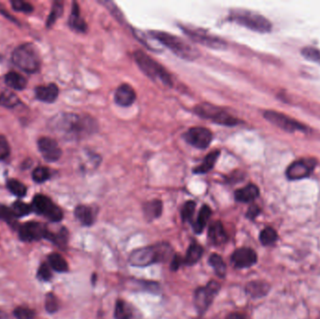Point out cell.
<instances>
[{"instance_id": "6da1fadb", "label": "cell", "mask_w": 320, "mask_h": 319, "mask_svg": "<svg viewBox=\"0 0 320 319\" xmlns=\"http://www.w3.org/2000/svg\"><path fill=\"white\" fill-rule=\"evenodd\" d=\"M50 128L65 139H79L98 130V124L88 115L61 114L51 119Z\"/></svg>"}, {"instance_id": "7a4b0ae2", "label": "cell", "mask_w": 320, "mask_h": 319, "mask_svg": "<svg viewBox=\"0 0 320 319\" xmlns=\"http://www.w3.org/2000/svg\"><path fill=\"white\" fill-rule=\"evenodd\" d=\"M173 248L169 244H159L136 249L132 252L128 261L134 267H147L158 262L166 261L171 257Z\"/></svg>"}, {"instance_id": "3957f363", "label": "cell", "mask_w": 320, "mask_h": 319, "mask_svg": "<svg viewBox=\"0 0 320 319\" xmlns=\"http://www.w3.org/2000/svg\"><path fill=\"white\" fill-rule=\"evenodd\" d=\"M149 34L154 38V40L164 45L168 49L171 50L178 58L188 61H193L199 57L198 50L192 46L188 41L181 39L177 36H174L170 33L156 30L150 31Z\"/></svg>"}, {"instance_id": "277c9868", "label": "cell", "mask_w": 320, "mask_h": 319, "mask_svg": "<svg viewBox=\"0 0 320 319\" xmlns=\"http://www.w3.org/2000/svg\"><path fill=\"white\" fill-rule=\"evenodd\" d=\"M134 58L140 70L152 81L160 82L165 86H173L172 77L165 69L164 66L156 62L155 59L149 57L147 54H145L141 50H138L134 53Z\"/></svg>"}, {"instance_id": "5b68a950", "label": "cell", "mask_w": 320, "mask_h": 319, "mask_svg": "<svg viewBox=\"0 0 320 319\" xmlns=\"http://www.w3.org/2000/svg\"><path fill=\"white\" fill-rule=\"evenodd\" d=\"M229 20L256 32H269L271 29V22L266 17L248 9L235 8L230 10Z\"/></svg>"}, {"instance_id": "8992f818", "label": "cell", "mask_w": 320, "mask_h": 319, "mask_svg": "<svg viewBox=\"0 0 320 319\" xmlns=\"http://www.w3.org/2000/svg\"><path fill=\"white\" fill-rule=\"evenodd\" d=\"M12 62L20 69L28 73H33L40 67L41 58L33 44L25 43L14 50L12 53Z\"/></svg>"}, {"instance_id": "52a82bcc", "label": "cell", "mask_w": 320, "mask_h": 319, "mask_svg": "<svg viewBox=\"0 0 320 319\" xmlns=\"http://www.w3.org/2000/svg\"><path fill=\"white\" fill-rule=\"evenodd\" d=\"M194 113L202 118L210 119L213 123L218 124L221 126L234 127L240 123L237 118L228 114L221 108L214 106L212 104H208V103L197 105L194 108Z\"/></svg>"}, {"instance_id": "ba28073f", "label": "cell", "mask_w": 320, "mask_h": 319, "mask_svg": "<svg viewBox=\"0 0 320 319\" xmlns=\"http://www.w3.org/2000/svg\"><path fill=\"white\" fill-rule=\"evenodd\" d=\"M182 30L186 33L192 41L206 46L210 49L224 50L227 48V42L221 38L213 36L204 29L195 28L188 25H180Z\"/></svg>"}, {"instance_id": "9c48e42d", "label": "cell", "mask_w": 320, "mask_h": 319, "mask_svg": "<svg viewBox=\"0 0 320 319\" xmlns=\"http://www.w3.org/2000/svg\"><path fill=\"white\" fill-rule=\"evenodd\" d=\"M31 207L35 213L45 216L50 221L59 222L63 218L62 210L50 197L44 195L34 196Z\"/></svg>"}, {"instance_id": "30bf717a", "label": "cell", "mask_w": 320, "mask_h": 319, "mask_svg": "<svg viewBox=\"0 0 320 319\" xmlns=\"http://www.w3.org/2000/svg\"><path fill=\"white\" fill-rule=\"evenodd\" d=\"M219 290L220 285L215 281L209 282L206 287L197 288L194 296V303L199 314H203L207 311Z\"/></svg>"}, {"instance_id": "8fae6325", "label": "cell", "mask_w": 320, "mask_h": 319, "mask_svg": "<svg viewBox=\"0 0 320 319\" xmlns=\"http://www.w3.org/2000/svg\"><path fill=\"white\" fill-rule=\"evenodd\" d=\"M19 237L25 243H31L46 239L49 236L50 231L47 227L39 222H28L19 227Z\"/></svg>"}, {"instance_id": "7c38bea8", "label": "cell", "mask_w": 320, "mask_h": 319, "mask_svg": "<svg viewBox=\"0 0 320 319\" xmlns=\"http://www.w3.org/2000/svg\"><path fill=\"white\" fill-rule=\"evenodd\" d=\"M185 140L197 149H206L211 144L213 133L205 128H192L184 134Z\"/></svg>"}, {"instance_id": "4fadbf2b", "label": "cell", "mask_w": 320, "mask_h": 319, "mask_svg": "<svg viewBox=\"0 0 320 319\" xmlns=\"http://www.w3.org/2000/svg\"><path fill=\"white\" fill-rule=\"evenodd\" d=\"M264 117L271 124L277 126L280 128L288 132H294L297 130H304L305 127L301 123H298L294 119L288 117L287 115L280 114L278 112L267 111L264 114Z\"/></svg>"}, {"instance_id": "5bb4252c", "label": "cell", "mask_w": 320, "mask_h": 319, "mask_svg": "<svg viewBox=\"0 0 320 319\" xmlns=\"http://www.w3.org/2000/svg\"><path fill=\"white\" fill-rule=\"evenodd\" d=\"M316 167V160L312 158H303L291 164L287 171V176L290 180H300L307 177Z\"/></svg>"}, {"instance_id": "9a60e30c", "label": "cell", "mask_w": 320, "mask_h": 319, "mask_svg": "<svg viewBox=\"0 0 320 319\" xmlns=\"http://www.w3.org/2000/svg\"><path fill=\"white\" fill-rule=\"evenodd\" d=\"M38 146L43 158L49 162L57 161L62 155V151L58 146V142L48 137H43L39 139Z\"/></svg>"}, {"instance_id": "2e32d148", "label": "cell", "mask_w": 320, "mask_h": 319, "mask_svg": "<svg viewBox=\"0 0 320 319\" xmlns=\"http://www.w3.org/2000/svg\"><path fill=\"white\" fill-rule=\"evenodd\" d=\"M257 260V255L256 254L253 249L247 248V247H243L239 248L231 255V261L233 265L239 268V269H244V268H249L256 264Z\"/></svg>"}, {"instance_id": "e0dca14e", "label": "cell", "mask_w": 320, "mask_h": 319, "mask_svg": "<svg viewBox=\"0 0 320 319\" xmlns=\"http://www.w3.org/2000/svg\"><path fill=\"white\" fill-rule=\"evenodd\" d=\"M136 98V93L129 84L123 83L115 91V101L118 106H131Z\"/></svg>"}, {"instance_id": "ac0fdd59", "label": "cell", "mask_w": 320, "mask_h": 319, "mask_svg": "<svg viewBox=\"0 0 320 319\" xmlns=\"http://www.w3.org/2000/svg\"><path fill=\"white\" fill-rule=\"evenodd\" d=\"M208 237L213 246L224 245L228 241V235L220 221H214L210 225L208 230Z\"/></svg>"}, {"instance_id": "d6986e66", "label": "cell", "mask_w": 320, "mask_h": 319, "mask_svg": "<svg viewBox=\"0 0 320 319\" xmlns=\"http://www.w3.org/2000/svg\"><path fill=\"white\" fill-rule=\"evenodd\" d=\"M35 93L39 100L46 103H52L58 98L59 89L57 84L50 83L48 85L38 86L35 90Z\"/></svg>"}, {"instance_id": "ffe728a7", "label": "cell", "mask_w": 320, "mask_h": 319, "mask_svg": "<svg viewBox=\"0 0 320 319\" xmlns=\"http://www.w3.org/2000/svg\"><path fill=\"white\" fill-rule=\"evenodd\" d=\"M259 195V189L253 184L247 185L244 189H238L235 191L234 196L239 202H251L255 200Z\"/></svg>"}, {"instance_id": "44dd1931", "label": "cell", "mask_w": 320, "mask_h": 319, "mask_svg": "<svg viewBox=\"0 0 320 319\" xmlns=\"http://www.w3.org/2000/svg\"><path fill=\"white\" fill-rule=\"evenodd\" d=\"M68 24H69V26L75 31L84 33L86 32V30H87L86 23L81 16L79 5L76 2H73V4H72V9H71V13L69 16V20H68Z\"/></svg>"}, {"instance_id": "7402d4cb", "label": "cell", "mask_w": 320, "mask_h": 319, "mask_svg": "<svg viewBox=\"0 0 320 319\" xmlns=\"http://www.w3.org/2000/svg\"><path fill=\"white\" fill-rule=\"evenodd\" d=\"M270 286L263 281H252L247 284L246 291L252 298H261L268 294Z\"/></svg>"}, {"instance_id": "603a6c76", "label": "cell", "mask_w": 320, "mask_h": 319, "mask_svg": "<svg viewBox=\"0 0 320 319\" xmlns=\"http://www.w3.org/2000/svg\"><path fill=\"white\" fill-rule=\"evenodd\" d=\"M162 209H163V205H162L161 200L154 199V200L148 201L143 205L144 216L147 220L152 221L156 218H158L161 215Z\"/></svg>"}, {"instance_id": "cb8c5ba5", "label": "cell", "mask_w": 320, "mask_h": 319, "mask_svg": "<svg viewBox=\"0 0 320 319\" xmlns=\"http://www.w3.org/2000/svg\"><path fill=\"white\" fill-rule=\"evenodd\" d=\"M74 214L75 217L81 222L83 226H91L95 220V214L93 212V209L85 205L77 206L75 208Z\"/></svg>"}, {"instance_id": "d4e9b609", "label": "cell", "mask_w": 320, "mask_h": 319, "mask_svg": "<svg viewBox=\"0 0 320 319\" xmlns=\"http://www.w3.org/2000/svg\"><path fill=\"white\" fill-rule=\"evenodd\" d=\"M219 156H220V151H218V150L213 151L212 153L208 154L205 156L203 162L200 164V166L195 168L193 170V172L195 174H204V173L210 172L213 169V167H214V165L216 163V161H217Z\"/></svg>"}, {"instance_id": "484cf974", "label": "cell", "mask_w": 320, "mask_h": 319, "mask_svg": "<svg viewBox=\"0 0 320 319\" xmlns=\"http://www.w3.org/2000/svg\"><path fill=\"white\" fill-rule=\"evenodd\" d=\"M212 215V210L211 208L208 206V205H203L199 212H198V215H197V220L194 223L193 225V229H194V231L199 234L203 231V229L205 228L206 224L208 220L210 219Z\"/></svg>"}, {"instance_id": "4316f807", "label": "cell", "mask_w": 320, "mask_h": 319, "mask_svg": "<svg viewBox=\"0 0 320 319\" xmlns=\"http://www.w3.org/2000/svg\"><path fill=\"white\" fill-rule=\"evenodd\" d=\"M202 255H203V248L201 246L197 244H191L188 249L184 263L189 266H192L200 259Z\"/></svg>"}, {"instance_id": "83f0119b", "label": "cell", "mask_w": 320, "mask_h": 319, "mask_svg": "<svg viewBox=\"0 0 320 319\" xmlns=\"http://www.w3.org/2000/svg\"><path fill=\"white\" fill-rule=\"evenodd\" d=\"M5 82L10 88L14 90H23L26 86V80L25 77L13 71L6 74Z\"/></svg>"}, {"instance_id": "f1b7e54d", "label": "cell", "mask_w": 320, "mask_h": 319, "mask_svg": "<svg viewBox=\"0 0 320 319\" xmlns=\"http://www.w3.org/2000/svg\"><path fill=\"white\" fill-rule=\"evenodd\" d=\"M50 267L58 272H66L68 270V265L66 259L58 253H53L48 256Z\"/></svg>"}, {"instance_id": "f546056e", "label": "cell", "mask_w": 320, "mask_h": 319, "mask_svg": "<svg viewBox=\"0 0 320 319\" xmlns=\"http://www.w3.org/2000/svg\"><path fill=\"white\" fill-rule=\"evenodd\" d=\"M209 263L212 266L214 272L219 277H221V278L225 277L226 272H227V266H226V263L224 262L223 258L219 255H211L210 257H209Z\"/></svg>"}, {"instance_id": "4dcf8cb0", "label": "cell", "mask_w": 320, "mask_h": 319, "mask_svg": "<svg viewBox=\"0 0 320 319\" xmlns=\"http://www.w3.org/2000/svg\"><path fill=\"white\" fill-rule=\"evenodd\" d=\"M115 319H131V310L129 306L124 301L118 300L116 302L115 308Z\"/></svg>"}, {"instance_id": "1f68e13d", "label": "cell", "mask_w": 320, "mask_h": 319, "mask_svg": "<svg viewBox=\"0 0 320 319\" xmlns=\"http://www.w3.org/2000/svg\"><path fill=\"white\" fill-rule=\"evenodd\" d=\"M67 236H68L67 230L65 228H62L60 229V231H58V233H53L50 231L49 237L47 240H49L51 242H53L55 245L62 248V247L66 246Z\"/></svg>"}, {"instance_id": "d6a6232c", "label": "cell", "mask_w": 320, "mask_h": 319, "mask_svg": "<svg viewBox=\"0 0 320 319\" xmlns=\"http://www.w3.org/2000/svg\"><path fill=\"white\" fill-rule=\"evenodd\" d=\"M7 188L10 193H12L15 196H20V197L25 196L26 191H27L24 184H22L19 181L14 180V179H10L7 182Z\"/></svg>"}, {"instance_id": "836d02e7", "label": "cell", "mask_w": 320, "mask_h": 319, "mask_svg": "<svg viewBox=\"0 0 320 319\" xmlns=\"http://www.w3.org/2000/svg\"><path fill=\"white\" fill-rule=\"evenodd\" d=\"M11 210H12V212L14 213V215H15L16 218L25 216V215L29 214V213L33 211L31 205L25 203L23 201H19V200L15 201L12 204V206H11Z\"/></svg>"}, {"instance_id": "e575fe53", "label": "cell", "mask_w": 320, "mask_h": 319, "mask_svg": "<svg viewBox=\"0 0 320 319\" xmlns=\"http://www.w3.org/2000/svg\"><path fill=\"white\" fill-rule=\"evenodd\" d=\"M0 219L16 228V217L12 212L11 208H8L5 205H0Z\"/></svg>"}, {"instance_id": "d590c367", "label": "cell", "mask_w": 320, "mask_h": 319, "mask_svg": "<svg viewBox=\"0 0 320 319\" xmlns=\"http://www.w3.org/2000/svg\"><path fill=\"white\" fill-rule=\"evenodd\" d=\"M259 240L263 246H271L277 240L276 231L271 228H266L263 229L259 236Z\"/></svg>"}, {"instance_id": "8d00e7d4", "label": "cell", "mask_w": 320, "mask_h": 319, "mask_svg": "<svg viewBox=\"0 0 320 319\" xmlns=\"http://www.w3.org/2000/svg\"><path fill=\"white\" fill-rule=\"evenodd\" d=\"M196 209V202L193 200H189L187 201L181 211V217L183 222H190Z\"/></svg>"}, {"instance_id": "74e56055", "label": "cell", "mask_w": 320, "mask_h": 319, "mask_svg": "<svg viewBox=\"0 0 320 319\" xmlns=\"http://www.w3.org/2000/svg\"><path fill=\"white\" fill-rule=\"evenodd\" d=\"M62 13H63V4L61 2H55L47 20V25L51 26L54 25L58 18L62 15Z\"/></svg>"}, {"instance_id": "f35d334b", "label": "cell", "mask_w": 320, "mask_h": 319, "mask_svg": "<svg viewBox=\"0 0 320 319\" xmlns=\"http://www.w3.org/2000/svg\"><path fill=\"white\" fill-rule=\"evenodd\" d=\"M51 177V172L49 169L45 167H38L37 169L34 170L32 173V178L36 183H43L45 181L48 180Z\"/></svg>"}, {"instance_id": "ab89813d", "label": "cell", "mask_w": 320, "mask_h": 319, "mask_svg": "<svg viewBox=\"0 0 320 319\" xmlns=\"http://www.w3.org/2000/svg\"><path fill=\"white\" fill-rule=\"evenodd\" d=\"M18 102H19V99L12 93L8 92V91L1 93V97H0V104L1 105L6 107H14L16 106Z\"/></svg>"}, {"instance_id": "60d3db41", "label": "cell", "mask_w": 320, "mask_h": 319, "mask_svg": "<svg viewBox=\"0 0 320 319\" xmlns=\"http://www.w3.org/2000/svg\"><path fill=\"white\" fill-rule=\"evenodd\" d=\"M13 315L17 319H33L35 312L26 306H18L13 311Z\"/></svg>"}, {"instance_id": "b9f144b4", "label": "cell", "mask_w": 320, "mask_h": 319, "mask_svg": "<svg viewBox=\"0 0 320 319\" xmlns=\"http://www.w3.org/2000/svg\"><path fill=\"white\" fill-rule=\"evenodd\" d=\"M59 308V303H58V298L53 294L49 293L45 298V309L46 311L50 314H54L58 312Z\"/></svg>"}, {"instance_id": "7bdbcfd3", "label": "cell", "mask_w": 320, "mask_h": 319, "mask_svg": "<svg viewBox=\"0 0 320 319\" xmlns=\"http://www.w3.org/2000/svg\"><path fill=\"white\" fill-rule=\"evenodd\" d=\"M99 3L104 5L111 11V13L116 18V20H118L121 23L124 22V15L121 13L120 9L117 8V6L115 5V3L111 2V1H99Z\"/></svg>"}, {"instance_id": "ee69618b", "label": "cell", "mask_w": 320, "mask_h": 319, "mask_svg": "<svg viewBox=\"0 0 320 319\" xmlns=\"http://www.w3.org/2000/svg\"><path fill=\"white\" fill-rule=\"evenodd\" d=\"M304 58L320 63V51H319L314 47H305L303 52H302Z\"/></svg>"}, {"instance_id": "f6af8a7d", "label": "cell", "mask_w": 320, "mask_h": 319, "mask_svg": "<svg viewBox=\"0 0 320 319\" xmlns=\"http://www.w3.org/2000/svg\"><path fill=\"white\" fill-rule=\"evenodd\" d=\"M12 8L15 9L17 11H22V12H25V13H29L33 10V6L27 2L25 1H21V0H14L11 2Z\"/></svg>"}, {"instance_id": "bcb514c9", "label": "cell", "mask_w": 320, "mask_h": 319, "mask_svg": "<svg viewBox=\"0 0 320 319\" xmlns=\"http://www.w3.org/2000/svg\"><path fill=\"white\" fill-rule=\"evenodd\" d=\"M38 277L42 281H49L50 279L53 277L51 267L47 263L41 264L38 270Z\"/></svg>"}, {"instance_id": "7dc6e473", "label": "cell", "mask_w": 320, "mask_h": 319, "mask_svg": "<svg viewBox=\"0 0 320 319\" xmlns=\"http://www.w3.org/2000/svg\"><path fill=\"white\" fill-rule=\"evenodd\" d=\"M9 154L8 140L5 137L0 136V160L5 159Z\"/></svg>"}, {"instance_id": "c3c4849f", "label": "cell", "mask_w": 320, "mask_h": 319, "mask_svg": "<svg viewBox=\"0 0 320 319\" xmlns=\"http://www.w3.org/2000/svg\"><path fill=\"white\" fill-rule=\"evenodd\" d=\"M183 263H184V261H183L180 255H174L173 259H172V262H171V269L173 271H175V270H177L180 268V266Z\"/></svg>"}, {"instance_id": "681fc988", "label": "cell", "mask_w": 320, "mask_h": 319, "mask_svg": "<svg viewBox=\"0 0 320 319\" xmlns=\"http://www.w3.org/2000/svg\"><path fill=\"white\" fill-rule=\"evenodd\" d=\"M260 213V209L256 206V205H253L251 206L248 211H247V216L249 219H255L258 214Z\"/></svg>"}, {"instance_id": "f907efd6", "label": "cell", "mask_w": 320, "mask_h": 319, "mask_svg": "<svg viewBox=\"0 0 320 319\" xmlns=\"http://www.w3.org/2000/svg\"><path fill=\"white\" fill-rule=\"evenodd\" d=\"M226 319H246L244 316H242L241 314H238V313H232V314H230Z\"/></svg>"}, {"instance_id": "816d5d0a", "label": "cell", "mask_w": 320, "mask_h": 319, "mask_svg": "<svg viewBox=\"0 0 320 319\" xmlns=\"http://www.w3.org/2000/svg\"><path fill=\"white\" fill-rule=\"evenodd\" d=\"M1 93H2V92H1V91H0V97H1Z\"/></svg>"}]
</instances>
